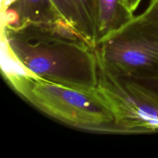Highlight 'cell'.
I'll use <instances>...</instances> for the list:
<instances>
[{
	"mask_svg": "<svg viewBox=\"0 0 158 158\" xmlns=\"http://www.w3.org/2000/svg\"><path fill=\"white\" fill-rule=\"evenodd\" d=\"M2 69L82 89H96V48L65 20L51 25L1 27Z\"/></svg>",
	"mask_w": 158,
	"mask_h": 158,
	"instance_id": "obj_1",
	"label": "cell"
},
{
	"mask_svg": "<svg viewBox=\"0 0 158 158\" xmlns=\"http://www.w3.org/2000/svg\"><path fill=\"white\" fill-rule=\"evenodd\" d=\"M2 73L17 94L47 115L80 129L114 133V114L98 87H73L17 71Z\"/></svg>",
	"mask_w": 158,
	"mask_h": 158,
	"instance_id": "obj_2",
	"label": "cell"
},
{
	"mask_svg": "<svg viewBox=\"0 0 158 158\" xmlns=\"http://www.w3.org/2000/svg\"><path fill=\"white\" fill-rule=\"evenodd\" d=\"M96 51L106 73L158 78V26L139 15L98 43Z\"/></svg>",
	"mask_w": 158,
	"mask_h": 158,
	"instance_id": "obj_3",
	"label": "cell"
},
{
	"mask_svg": "<svg viewBox=\"0 0 158 158\" xmlns=\"http://www.w3.org/2000/svg\"><path fill=\"white\" fill-rule=\"evenodd\" d=\"M97 87L114 114V133L158 131V78L118 77L100 70Z\"/></svg>",
	"mask_w": 158,
	"mask_h": 158,
	"instance_id": "obj_4",
	"label": "cell"
},
{
	"mask_svg": "<svg viewBox=\"0 0 158 158\" xmlns=\"http://www.w3.org/2000/svg\"><path fill=\"white\" fill-rule=\"evenodd\" d=\"M1 14L2 27L51 25L64 20L52 0H16L1 9Z\"/></svg>",
	"mask_w": 158,
	"mask_h": 158,
	"instance_id": "obj_5",
	"label": "cell"
},
{
	"mask_svg": "<svg viewBox=\"0 0 158 158\" xmlns=\"http://www.w3.org/2000/svg\"><path fill=\"white\" fill-rule=\"evenodd\" d=\"M64 20L97 47V0H52Z\"/></svg>",
	"mask_w": 158,
	"mask_h": 158,
	"instance_id": "obj_6",
	"label": "cell"
},
{
	"mask_svg": "<svg viewBox=\"0 0 158 158\" xmlns=\"http://www.w3.org/2000/svg\"><path fill=\"white\" fill-rule=\"evenodd\" d=\"M134 18L123 0H97V45Z\"/></svg>",
	"mask_w": 158,
	"mask_h": 158,
	"instance_id": "obj_7",
	"label": "cell"
},
{
	"mask_svg": "<svg viewBox=\"0 0 158 158\" xmlns=\"http://www.w3.org/2000/svg\"><path fill=\"white\" fill-rule=\"evenodd\" d=\"M139 16L158 26V0H151L146 10Z\"/></svg>",
	"mask_w": 158,
	"mask_h": 158,
	"instance_id": "obj_8",
	"label": "cell"
},
{
	"mask_svg": "<svg viewBox=\"0 0 158 158\" xmlns=\"http://www.w3.org/2000/svg\"><path fill=\"white\" fill-rule=\"evenodd\" d=\"M141 1L142 0H123V3L128 12L134 15Z\"/></svg>",
	"mask_w": 158,
	"mask_h": 158,
	"instance_id": "obj_9",
	"label": "cell"
},
{
	"mask_svg": "<svg viewBox=\"0 0 158 158\" xmlns=\"http://www.w3.org/2000/svg\"><path fill=\"white\" fill-rule=\"evenodd\" d=\"M15 1H16V0H2L1 9H6V7L10 6V5L12 4V3H13Z\"/></svg>",
	"mask_w": 158,
	"mask_h": 158,
	"instance_id": "obj_10",
	"label": "cell"
}]
</instances>
